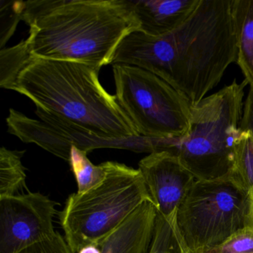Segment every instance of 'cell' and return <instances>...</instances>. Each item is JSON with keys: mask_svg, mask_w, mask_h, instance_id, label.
I'll list each match as a JSON object with an SVG mask.
<instances>
[{"mask_svg": "<svg viewBox=\"0 0 253 253\" xmlns=\"http://www.w3.org/2000/svg\"><path fill=\"white\" fill-rule=\"evenodd\" d=\"M247 83L236 79L191 106L187 133L175 139L169 150L198 180L229 177L235 142L240 133Z\"/></svg>", "mask_w": 253, "mask_h": 253, "instance_id": "4", "label": "cell"}, {"mask_svg": "<svg viewBox=\"0 0 253 253\" xmlns=\"http://www.w3.org/2000/svg\"><path fill=\"white\" fill-rule=\"evenodd\" d=\"M100 69L86 63L32 57L13 91L37 109L103 139L139 137L131 120L99 81Z\"/></svg>", "mask_w": 253, "mask_h": 253, "instance_id": "3", "label": "cell"}, {"mask_svg": "<svg viewBox=\"0 0 253 253\" xmlns=\"http://www.w3.org/2000/svg\"><path fill=\"white\" fill-rule=\"evenodd\" d=\"M22 20L33 57L112 64L123 40L140 30L129 0L23 1Z\"/></svg>", "mask_w": 253, "mask_h": 253, "instance_id": "2", "label": "cell"}, {"mask_svg": "<svg viewBox=\"0 0 253 253\" xmlns=\"http://www.w3.org/2000/svg\"><path fill=\"white\" fill-rule=\"evenodd\" d=\"M23 1H0V48H5L22 20Z\"/></svg>", "mask_w": 253, "mask_h": 253, "instance_id": "18", "label": "cell"}, {"mask_svg": "<svg viewBox=\"0 0 253 253\" xmlns=\"http://www.w3.org/2000/svg\"><path fill=\"white\" fill-rule=\"evenodd\" d=\"M207 253H253V229L247 226Z\"/></svg>", "mask_w": 253, "mask_h": 253, "instance_id": "20", "label": "cell"}, {"mask_svg": "<svg viewBox=\"0 0 253 253\" xmlns=\"http://www.w3.org/2000/svg\"><path fill=\"white\" fill-rule=\"evenodd\" d=\"M102 164L106 171L103 183L85 193L69 195L60 214L73 253L101 242L142 204H154L140 170L114 161Z\"/></svg>", "mask_w": 253, "mask_h": 253, "instance_id": "5", "label": "cell"}, {"mask_svg": "<svg viewBox=\"0 0 253 253\" xmlns=\"http://www.w3.org/2000/svg\"><path fill=\"white\" fill-rule=\"evenodd\" d=\"M33 56L26 41L0 51V86L13 90L19 75L31 61Z\"/></svg>", "mask_w": 253, "mask_h": 253, "instance_id": "16", "label": "cell"}, {"mask_svg": "<svg viewBox=\"0 0 253 253\" xmlns=\"http://www.w3.org/2000/svg\"><path fill=\"white\" fill-rule=\"evenodd\" d=\"M19 253H73L64 236L57 232L52 238L31 246Z\"/></svg>", "mask_w": 253, "mask_h": 253, "instance_id": "21", "label": "cell"}, {"mask_svg": "<svg viewBox=\"0 0 253 253\" xmlns=\"http://www.w3.org/2000/svg\"><path fill=\"white\" fill-rule=\"evenodd\" d=\"M56 211L55 203L40 192L0 197V253H19L52 238Z\"/></svg>", "mask_w": 253, "mask_h": 253, "instance_id": "8", "label": "cell"}, {"mask_svg": "<svg viewBox=\"0 0 253 253\" xmlns=\"http://www.w3.org/2000/svg\"><path fill=\"white\" fill-rule=\"evenodd\" d=\"M140 30L150 37H161L178 27L194 11L199 0L131 1Z\"/></svg>", "mask_w": 253, "mask_h": 253, "instance_id": "12", "label": "cell"}, {"mask_svg": "<svg viewBox=\"0 0 253 253\" xmlns=\"http://www.w3.org/2000/svg\"><path fill=\"white\" fill-rule=\"evenodd\" d=\"M25 151L0 149V197L23 194L26 187V174L22 158Z\"/></svg>", "mask_w": 253, "mask_h": 253, "instance_id": "14", "label": "cell"}, {"mask_svg": "<svg viewBox=\"0 0 253 253\" xmlns=\"http://www.w3.org/2000/svg\"><path fill=\"white\" fill-rule=\"evenodd\" d=\"M240 129L248 130L253 134V89L250 88L244 102Z\"/></svg>", "mask_w": 253, "mask_h": 253, "instance_id": "22", "label": "cell"}, {"mask_svg": "<svg viewBox=\"0 0 253 253\" xmlns=\"http://www.w3.org/2000/svg\"><path fill=\"white\" fill-rule=\"evenodd\" d=\"M149 253H180L172 226L162 217L157 218L155 233Z\"/></svg>", "mask_w": 253, "mask_h": 253, "instance_id": "19", "label": "cell"}, {"mask_svg": "<svg viewBox=\"0 0 253 253\" xmlns=\"http://www.w3.org/2000/svg\"><path fill=\"white\" fill-rule=\"evenodd\" d=\"M237 42L236 63L253 89V0H232Z\"/></svg>", "mask_w": 253, "mask_h": 253, "instance_id": "13", "label": "cell"}, {"mask_svg": "<svg viewBox=\"0 0 253 253\" xmlns=\"http://www.w3.org/2000/svg\"><path fill=\"white\" fill-rule=\"evenodd\" d=\"M251 196V204H250V225L249 226L253 229V192L250 194Z\"/></svg>", "mask_w": 253, "mask_h": 253, "instance_id": "24", "label": "cell"}, {"mask_svg": "<svg viewBox=\"0 0 253 253\" xmlns=\"http://www.w3.org/2000/svg\"><path fill=\"white\" fill-rule=\"evenodd\" d=\"M116 97L140 135L180 139L190 126L192 105L177 90L137 66H112Z\"/></svg>", "mask_w": 253, "mask_h": 253, "instance_id": "7", "label": "cell"}, {"mask_svg": "<svg viewBox=\"0 0 253 253\" xmlns=\"http://www.w3.org/2000/svg\"><path fill=\"white\" fill-rule=\"evenodd\" d=\"M35 113L41 121L10 109L6 118L8 132L24 143H35L68 162L72 146L87 153L102 148H122L123 141L119 139L100 138L40 109H37Z\"/></svg>", "mask_w": 253, "mask_h": 253, "instance_id": "9", "label": "cell"}, {"mask_svg": "<svg viewBox=\"0 0 253 253\" xmlns=\"http://www.w3.org/2000/svg\"><path fill=\"white\" fill-rule=\"evenodd\" d=\"M250 194L229 177L198 180L177 214V226L189 253H207L250 225Z\"/></svg>", "mask_w": 253, "mask_h": 253, "instance_id": "6", "label": "cell"}, {"mask_svg": "<svg viewBox=\"0 0 253 253\" xmlns=\"http://www.w3.org/2000/svg\"><path fill=\"white\" fill-rule=\"evenodd\" d=\"M87 154L76 146H72L71 150L69 163L78 183V194L85 193L97 187L106 177L103 164L94 165L88 159Z\"/></svg>", "mask_w": 253, "mask_h": 253, "instance_id": "17", "label": "cell"}, {"mask_svg": "<svg viewBox=\"0 0 253 253\" xmlns=\"http://www.w3.org/2000/svg\"><path fill=\"white\" fill-rule=\"evenodd\" d=\"M158 214L152 203L142 204L116 230L97 244L102 253H149Z\"/></svg>", "mask_w": 253, "mask_h": 253, "instance_id": "11", "label": "cell"}, {"mask_svg": "<svg viewBox=\"0 0 253 253\" xmlns=\"http://www.w3.org/2000/svg\"><path fill=\"white\" fill-rule=\"evenodd\" d=\"M229 178L247 193L253 192V135L240 129L235 142L233 167Z\"/></svg>", "mask_w": 253, "mask_h": 253, "instance_id": "15", "label": "cell"}, {"mask_svg": "<svg viewBox=\"0 0 253 253\" xmlns=\"http://www.w3.org/2000/svg\"><path fill=\"white\" fill-rule=\"evenodd\" d=\"M236 60L232 0H199L190 15L167 35L129 34L118 46L112 64L152 72L195 106L218 85Z\"/></svg>", "mask_w": 253, "mask_h": 253, "instance_id": "1", "label": "cell"}, {"mask_svg": "<svg viewBox=\"0 0 253 253\" xmlns=\"http://www.w3.org/2000/svg\"><path fill=\"white\" fill-rule=\"evenodd\" d=\"M78 253H102L97 244H91L83 248Z\"/></svg>", "mask_w": 253, "mask_h": 253, "instance_id": "23", "label": "cell"}, {"mask_svg": "<svg viewBox=\"0 0 253 253\" xmlns=\"http://www.w3.org/2000/svg\"><path fill=\"white\" fill-rule=\"evenodd\" d=\"M138 166L158 214L177 223L179 207L196 179L170 151L152 152Z\"/></svg>", "mask_w": 253, "mask_h": 253, "instance_id": "10", "label": "cell"}]
</instances>
